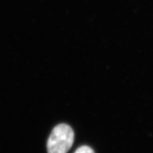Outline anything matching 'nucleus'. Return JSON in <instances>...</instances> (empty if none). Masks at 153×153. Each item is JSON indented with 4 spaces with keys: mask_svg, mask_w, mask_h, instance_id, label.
Wrapping results in <instances>:
<instances>
[{
    "mask_svg": "<svg viewBox=\"0 0 153 153\" xmlns=\"http://www.w3.org/2000/svg\"><path fill=\"white\" fill-rule=\"evenodd\" d=\"M74 142V132L69 125L60 124L52 131L47 140L48 153H67Z\"/></svg>",
    "mask_w": 153,
    "mask_h": 153,
    "instance_id": "f257e3e1",
    "label": "nucleus"
},
{
    "mask_svg": "<svg viewBox=\"0 0 153 153\" xmlns=\"http://www.w3.org/2000/svg\"><path fill=\"white\" fill-rule=\"evenodd\" d=\"M74 153H94L92 148L87 146H82L79 147Z\"/></svg>",
    "mask_w": 153,
    "mask_h": 153,
    "instance_id": "f03ea898",
    "label": "nucleus"
}]
</instances>
